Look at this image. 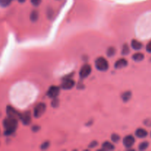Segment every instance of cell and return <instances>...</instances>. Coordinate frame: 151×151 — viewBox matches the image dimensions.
Returning a JSON list of instances; mask_svg holds the SVG:
<instances>
[{"label": "cell", "instance_id": "6da1fadb", "mask_svg": "<svg viewBox=\"0 0 151 151\" xmlns=\"http://www.w3.org/2000/svg\"><path fill=\"white\" fill-rule=\"evenodd\" d=\"M3 126L4 128V135H11L17 129L18 119L7 116L3 121Z\"/></svg>", "mask_w": 151, "mask_h": 151}, {"label": "cell", "instance_id": "7a4b0ae2", "mask_svg": "<svg viewBox=\"0 0 151 151\" xmlns=\"http://www.w3.org/2000/svg\"><path fill=\"white\" fill-rule=\"evenodd\" d=\"M109 63L107 60L103 57H100L95 60V67L100 72H105L109 69Z\"/></svg>", "mask_w": 151, "mask_h": 151}, {"label": "cell", "instance_id": "3957f363", "mask_svg": "<svg viewBox=\"0 0 151 151\" xmlns=\"http://www.w3.org/2000/svg\"><path fill=\"white\" fill-rule=\"evenodd\" d=\"M46 105L44 103H38L35 108H34V116L35 118H39L45 113L46 111Z\"/></svg>", "mask_w": 151, "mask_h": 151}, {"label": "cell", "instance_id": "277c9868", "mask_svg": "<svg viewBox=\"0 0 151 151\" xmlns=\"http://www.w3.org/2000/svg\"><path fill=\"white\" fill-rule=\"evenodd\" d=\"M6 113H7V115L8 117L13 118V119H20L21 115H22V114L19 113L16 109H15L14 108L10 106H8L7 107V109H6Z\"/></svg>", "mask_w": 151, "mask_h": 151}, {"label": "cell", "instance_id": "5b68a950", "mask_svg": "<svg viewBox=\"0 0 151 151\" xmlns=\"http://www.w3.org/2000/svg\"><path fill=\"white\" fill-rule=\"evenodd\" d=\"M91 72V67L89 64H85L81 67V70H80L79 75L81 78L84 79L86 78L87 77L89 76V75Z\"/></svg>", "mask_w": 151, "mask_h": 151}, {"label": "cell", "instance_id": "8992f818", "mask_svg": "<svg viewBox=\"0 0 151 151\" xmlns=\"http://www.w3.org/2000/svg\"><path fill=\"white\" fill-rule=\"evenodd\" d=\"M60 93V88L56 86H52L48 89L47 92V95L52 99L56 98L59 95Z\"/></svg>", "mask_w": 151, "mask_h": 151}, {"label": "cell", "instance_id": "52a82bcc", "mask_svg": "<svg viewBox=\"0 0 151 151\" xmlns=\"http://www.w3.org/2000/svg\"><path fill=\"white\" fill-rule=\"evenodd\" d=\"M135 143V139L133 136L128 135L123 139V145L127 148H130L132 147Z\"/></svg>", "mask_w": 151, "mask_h": 151}, {"label": "cell", "instance_id": "ba28073f", "mask_svg": "<svg viewBox=\"0 0 151 151\" xmlns=\"http://www.w3.org/2000/svg\"><path fill=\"white\" fill-rule=\"evenodd\" d=\"M75 83L72 79H66L63 81L61 84V88L65 90H69L75 86Z\"/></svg>", "mask_w": 151, "mask_h": 151}, {"label": "cell", "instance_id": "9c48e42d", "mask_svg": "<svg viewBox=\"0 0 151 151\" xmlns=\"http://www.w3.org/2000/svg\"><path fill=\"white\" fill-rule=\"evenodd\" d=\"M20 119L22 120V123H23L24 125H29V124L30 123V122H31L30 113H29V112H28V111L23 113L22 115H21Z\"/></svg>", "mask_w": 151, "mask_h": 151}, {"label": "cell", "instance_id": "30bf717a", "mask_svg": "<svg viewBox=\"0 0 151 151\" xmlns=\"http://www.w3.org/2000/svg\"><path fill=\"white\" fill-rule=\"evenodd\" d=\"M128 66V61L125 58H120L118 60H116V63L114 64L115 69H123V68L126 67Z\"/></svg>", "mask_w": 151, "mask_h": 151}, {"label": "cell", "instance_id": "8fae6325", "mask_svg": "<svg viewBox=\"0 0 151 151\" xmlns=\"http://www.w3.org/2000/svg\"><path fill=\"white\" fill-rule=\"evenodd\" d=\"M147 134H148V133H147V131H146L145 129H144V128H138V129H137V131H136L135 132V135L137 136L138 138L140 139L145 138L147 136Z\"/></svg>", "mask_w": 151, "mask_h": 151}, {"label": "cell", "instance_id": "7c38bea8", "mask_svg": "<svg viewBox=\"0 0 151 151\" xmlns=\"http://www.w3.org/2000/svg\"><path fill=\"white\" fill-rule=\"evenodd\" d=\"M142 47H143L142 44L140 41H137V40L134 39L132 40V41H131V47H132L134 50H139L142 48Z\"/></svg>", "mask_w": 151, "mask_h": 151}, {"label": "cell", "instance_id": "4fadbf2b", "mask_svg": "<svg viewBox=\"0 0 151 151\" xmlns=\"http://www.w3.org/2000/svg\"><path fill=\"white\" fill-rule=\"evenodd\" d=\"M102 147H103V150H113L115 149L114 145L109 142H106L103 143L102 145Z\"/></svg>", "mask_w": 151, "mask_h": 151}, {"label": "cell", "instance_id": "5bb4252c", "mask_svg": "<svg viewBox=\"0 0 151 151\" xmlns=\"http://www.w3.org/2000/svg\"><path fill=\"white\" fill-rule=\"evenodd\" d=\"M133 60H135L137 62H140L142 60H143V59L145 58V55L141 52H137L135 53L134 55H133L132 56Z\"/></svg>", "mask_w": 151, "mask_h": 151}, {"label": "cell", "instance_id": "9a60e30c", "mask_svg": "<svg viewBox=\"0 0 151 151\" xmlns=\"http://www.w3.org/2000/svg\"><path fill=\"white\" fill-rule=\"evenodd\" d=\"M131 97V91H125L121 96V98L123 100L124 102H128L129 101Z\"/></svg>", "mask_w": 151, "mask_h": 151}, {"label": "cell", "instance_id": "2e32d148", "mask_svg": "<svg viewBox=\"0 0 151 151\" xmlns=\"http://www.w3.org/2000/svg\"><path fill=\"white\" fill-rule=\"evenodd\" d=\"M38 11H36V10H33V11H32L30 14V20L32 21V22H36L37 19H38Z\"/></svg>", "mask_w": 151, "mask_h": 151}, {"label": "cell", "instance_id": "e0dca14e", "mask_svg": "<svg viewBox=\"0 0 151 151\" xmlns=\"http://www.w3.org/2000/svg\"><path fill=\"white\" fill-rule=\"evenodd\" d=\"M148 146L149 143L147 142H142L141 144H139V150H145L148 147Z\"/></svg>", "mask_w": 151, "mask_h": 151}, {"label": "cell", "instance_id": "ac0fdd59", "mask_svg": "<svg viewBox=\"0 0 151 151\" xmlns=\"http://www.w3.org/2000/svg\"><path fill=\"white\" fill-rule=\"evenodd\" d=\"M115 53H116V50H115V48H114V47H109V49H108L107 50V55L109 56V57H112V56H114L115 55Z\"/></svg>", "mask_w": 151, "mask_h": 151}, {"label": "cell", "instance_id": "d6986e66", "mask_svg": "<svg viewBox=\"0 0 151 151\" xmlns=\"http://www.w3.org/2000/svg\"><path fill=\"white\" fill-rule=\"evenodd\" d=\"M129 52H130L129 47H128L127 44H125V45L123 46V47H122V54L124 55H128Z\"/></svg>", "mask_w": 151, "mask_h": 151}, {"label": "cell", "instance_id": "ffe728a7", "mask_svg": "<svg viewBox=\"0 0 151 151\" xmlns=\"http://www.w3.org/2000/svg\"><path fill=\"white\" fill-rule=\"evenodd\" d=\"M11 1L12 0H0V6H1V7H7V6H8L10 4Z\"/></svg>", "mask_w": 151, "mask_h": 151}, {"label": "cell", "instance_id": "44dd1931", "mask_svg": "<svg viewBox=\"0 0 151 151\" xmlns=\"http://www.w3.org/2000/svg\"><path fill=\"white\" fill-rule=\"evenodd\" d=\"M111 141L114 142H118L119 141V139H120V137L119 135H117V134H114L111 137Z\"/></svg>", "mask_w": 151, "mask_h": 151}, {"label": "cell", "instance_id": "7402d4cb", "mask_svg": "<svg viewBox=\"0 0 151 151\" xmlns=\"http://www.w3.org/2000/svg\"><path fill=\"white\" fill-rule=\"evenodd\" d=\"M49 146H50V142H44L41 145V150H46V149L48 148Z\"/></svg>", "mask_w": 151, "mask_h": 151}, {"label": "cell", "instance_id": "603a6c76", "mask_svg": "<svg viewBox=\"0 0 151 151\" xmlns=\"http://www.w3.org/2000/svg\"><path fill=\"white\" fill-rule=\"evenodd\" d=\"M59 105V101L58 99L56 98H54L52 99V106H53V107H58Z\"/></svg>", "mask_w": 151, "mask_h": 151}, {"label": "cell", "instance_id": "cb8c5ba5", "mask_svg": "<svg viewBox=\"0 0 151 151\" xmlns=\"http://www.w3.org/2000/svg\"><path fill=\"white\" fill-rule=\"evenodd\" d=\"M30 1L32 4V5L35 6V7L38 6L41 3V0H30Z\"/></svg>", "mask_w": 151, "mask_h": 151}, {"label": "cell", "instance_id": "d4e9b609", "mask_svg": "<svg viewBox=\"0 0 151 151\" xmlns=\"http://www.w3.org/2000/svg\"><path fill=\"white\" fill-rule=\"evenodd\" d=\"M146 50H147V52H151V41L146 46Z\"/></svg>", "mask_w": 151, "mask_h": 151}, {"label": "cell", "instance_id": "484cf974", "mask_svg": "<svg viewBox=\"0 0 151 151\" xmlns=\"http://www.w3.org/2000/svg\"><path fill=\"white\" fill-rule=\"evenodd\" d=\"M97 145V142H95V141H94V142H92L91 143V144L89 145V147H91V148H92V147H96V146Z\"/></svg>", "mask_w": 151, "mask_h": 151}, {"label": "cell", "instance_id": "4316f807", "mask_svg": "<svg viewBox=\"0 0 151 151\" xmlns=\"http://www.w3.org/2000/svg\"><path fill=\"white\" fill-rule=\"evenodd\" d=\"M20 3H24L25 1V0H18Z\"/></svg>", "mask_w": 151, "mask_h": 151}]
</instances>
